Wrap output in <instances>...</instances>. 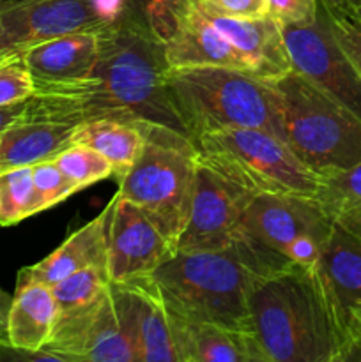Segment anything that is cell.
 I'll list each match as a JSON object with an SVG mask.
<instances>
[{"label": "cell", "instance_id": "cell-4", "mask_svg": "<svg viewBox=\"0 0 361 362\" xmlns=\"http://www.w3.org/2000/svg\"><path fill=\"white\" fill-rule=\"evenodd\" d=\"M168 92L195 141L234 127L265 129L282 138L278 94L269 80L230 67L168 69Z\"/></svg>", "mask_w": 361, "mask_h": 362}, {"label": "cell", "instance_id": "cell-33", "mask_svg": "<svg viewBox=\"0 0 361 362\" xmlns=\"http://www.w3.org/2000/svg\"><path fill=\"white\" fill-rule=\"evenodd\" d=\"M205 13L229 18H257L265 14L264 0H197Z\"/></svg>", "mask_w": 361, "mask_h": 362}, {"label": "cell", "instance_id": "cell-20", "mask_svg": "<svg viewBox=\"0 0 361 362\" xmlns=\"http://www.w3.org/2000/svg\"><path fill=\"white\" fill-rule=\"evenodd\" d=\"M122 285L133 303L140 362H179L173 346L168 308L152 274L130 279Z\"/></svg>", "mask_w": 361, "mask_h": 362}, {"label": "cell", "instance_id": "cell-36", "mask_svg": "<svg viewBox=\"0 0 361 362\" xmlns=\"http://www.w3.org/2000/svg\"><path fill=\"white\" fill-rule=\"evenodd\" d=\"M333 219H335L342 228H345L347 232H350L353 235H356L357 239H361V207L347 209V211L338 212V214H335Z\"/></svg>", "mask_w": 361, "mask_h": 362}, {"label": "cell", "instance_id": "cell-17", "mask_svg": "<svg viewBox=\"0 0 361 362\" xmlns=\"http://www.w3.org/2000/svg\"><path fill=\"white\" fill-rule=\"evenodd\" d=\"M35 92L85 80L99 57V34H69L38 42L21 52Z\"/></svg>", "mask_w": 361, "mask_h": 362}, {"label": "cell", "instance_id": "cell-19", "mask_svg": "<svg viewBox=\"0 0 361 362\" xmlns=\"http://www.w3.org/2000/svg\"><path fill=\"white\" fill-rule=\"evenodd\" d=\"M59 317L52 286L42 283H16L7 311V341L23 359L48 343Z\"/></svg>", "mask_w": 361, "mask_h": 362}, {"label": "cell", "instance_id": "cell-15", "mask_svg": "<svg viewBox=\"0 0 361 362\" xmlns=\"http://www.w3.org/2000/svg\"><path fill=\"white\" fill-rule=\"evenodd\" d=\"M166 308L179 362H265L251 332L191 320Z\"/></svg>", "mask_w": 361, "mask_h": 362}, {"label": "cell", "instance_id": "cell-7", "mask_svg": "<svg viewBox=\"0 0 361 362\" xmlns=\"http://www.w3.org/2000/svg\"><path fill=\"white\" fill-rule=\"evenodd\" d=\"M211 168L257 194H299L317 198L322 179L296 158L276 134L255 127H234L202 134L195 141Z\"/></svg>", "mask_w": 361, "mask_h": 362}, {"label": "cell", "instance_id": "cell-21", "mask_svg": "<svg viewBox=\"0 0 361 362\" xmlns=\"http://www.w3.org/2000/svg\"><path fill=\"white\" fill-rule=\"evenodd\" d=\"M78 124L23 120L0 133V170L32 166L52 159L73 144Z\"/></svg>", "mask_w": 361, "mask_h": 362}, {"label": "cell", "instance_id": "cell-26", "mask_svg": "<svg viewBox=\"0 0 361 362\" xmlns=\"http://www.w3.org/2000/svg\"><path fill=\"white\" fill-rule=\"evenodd\" d=\"M112 283L108 265H91L52 285L59 311L91 303Z\"/></svg>", "mask_w": 361, "mask_h": 362}, {"label": "cell", "instance_id": "cell-41", "mask_svg": "<svg viewBox=\"0 0 361 362\" xmlns=\"http://www.w3.org/2000/svg\"><path fill=\"white\" fill-rule=\"evenodd\" d=\"M2 57H6V53H4V46H2V25H0V59Z\"/></svg>", "mask_w": 361, "mask_h": 362}, {"label": "cell", "instance_id": "cell-3", "mask_svg": "<svg viewBox=\"0 0 361 362\" xmlns=\"http://www.w3.org/2000/svg\"><path fill=\"white\" fill-rule=\"evenodd\" d=\"M289 262L241 230L239 237L223 250L177 251L152 272V278L165 303L177 313L251 332V285L258 276Z\"/></svg>", "mask_w": 361, "mask_h": 362}, {"label": "cell", "instance_id": "cell-12", "mask_svg": "<svg viewBox=\"0 0 361 362\" xmlns=\"http://www.w3.org/2000/svg\"><path fill=\"white\" fill-rule=\"evenodd\" d=\"M253 194L204 163L198 154L190 218L177 251H212L230 246Z\"/></svg>", "mask_w": 361, "mask_h": 362}, {"label": "cell", "instance_id": "cell-2", "mask_svg": "<svg viewBox=\"0 0 361 362\" xmlns=\"http://www.w3.org/2000/svg\"><path fill=\"white\" fill-rule=\"evenodd\" d=\"M248 310L265 362H345V315L319 265L289 262L258 276Z\"/></svg>", "mask_w": 361, "mask_h": 362}, {"label": "cell", "instance_id": "cell-13", "mask_svg": "<svg viewBox=\"0 0 361 362\" xmlns=\"http://www.w3.org/2000/svg\"><path fill=\"white\" fill-rule=\"evenodd\" d=\"M177 251L149 216L117 191L110 200L106 265L113 283L151 276Z\"/></svg>", "mask_w": 361, "mask_h": 362}, {"label": "cell", "instance_id": "cell-34", "mask_svg": "<svg viewBox=\"0 0 361 362\" xmlns=\"http://www.w3.org/2000/svg\"><path fill=\"white\" fill-rule=\"evenodd\" d=\"M347 357L345 362L361 361V306L349 310L345 318Z\"/></svg>", "mask_w": 361, "mask_h": 362}, {"label": "cell", "instance_id": "cell-6", "mask_svg": "<svg viewBox=\"0 0 361 362\" xmlns=\"http://www.w3.org/2000/svg\"><path fill=\"white\" fill-rule=\"evenodd\" d=\"M144 147L119 179L124 198L137 204L177 251L195 191L198 148L190 136L161 124L140 120Z\"/></svg>", "mask_w": 361, "mask_h": 362}, {"label": "cell", "instance_id": "cell-25", "mask_svg": "<svg viewBox=\"0 0 361 362\" xmlns=\"http://www.w3.org/2000/svg\"><path fill=\"white\" fill-rule=\"evenodd\" d=\"M52 159L78 189L113 175V166L108 159L87 145L71 144Z\"/></svg>", "mask_w": 361, "mask_h": 362}, {"label": "cell", "instance_id": "cell-37", "mask_svg": "<svg viewBox=\"0 0 361 362\" xmlns=\"http://www.w3.org/2000/svg\"><path fill=\"white\" fill-rule=\"evenodd\" d=\"M11 299L13 297L7 296L2 288H0V345H9L7 341V311H9Z\"/></svg>", "mask_w": 361, "mask_h": 362}, {"label": "cell", "instance_id": "cell-18", "mask_svg": "<svg viewBox=\"0 0 361 362\" xmlns=\"http://www.w3.org/2000/svg\"><path fill=\"white\" fill-rule=\"evenodd\" d=\"M110 202L94 219L71 233L57 250L30 267L18 272V283L55 285L60 279L91 265H106V226Z\"/></svg>", "mask_w": 361, "mask_h": 362}, {"label": "cell", "instance_id": "cell-27", "mask_svg": "<svg viewBox=\"0 0 361 362\" xmlns=\"http://www.w3.org/2000/svg\"><path fill=\"white\" fill-rule=\"evenodd\" d=\"M317 200L331 218L347 209L361 207V161L349 170L322 179Z\"/></svg>", "mask_w": 361, "mask_h": 362}, {"label": "cell", "instance_id": "cell-30", "mask_svg": "<svg viewBox=\"0 0 361 362\" xmlns=\"http://www.w3.org/2000/svg\"><path fill=\"white\" fill-rule=\"evenodd\" d=\"M35 94V83L21 53L0 59V106L23 103Z\"/></svg>", "mask_w": 361, "mask_h": 362}, {"label": "cell", "instance_id": "cell-32", "mask_svg": "<svg viewBox=\"0 0 361 362\" xmlns=\"http://www.w3.org/2000/svg\"><path fill=\"white\" fill-rule=\"evenodd\" d=\"M265 14L280 25H308L317 18L319 0H264Z\"/></svg>", "mask_w": 361, "mask_h": 362}, {"label": "cell", "instance_id": "cell-10", "mask_svg": "<svg viewBox=\"0 0 361 362\" xmlns=\"http://www.w3.org/2000/svg\"><path fill=\"white\" fill-rule=\"evenodd\" d=\"M131 13L130 0H35L0 13L4 53L69 34H101Z\"/></svg>", "mask_w": 361, "mask_h": 362}, {"label": "cell", "instance_id": "cell-39", "mask_svg": "<svg viewBox=\"0 0 361 362\" xmlns=\"http://www.w3.org/2000/svg\"><path fill=\"white\" fill-rule=\"evenodd\" d=\"M343 2H345L347 6H349L350 9H353L354 13L361 18V0H343Z\"/></svg>", "mask_w": 361, "mask_h": 362}, {"label": "cell", "instance_id": "cell-8", "mask_svg": "<svg viewBox=\"0 0 361 362\" xmlns=\"http://www.w3.org/2000/svg\"><path fill=\"white\" fill-rule=\"evenodd\" d=\"M34 361L140 362L131 296L122 283H110L96 299L59 311L52 336Z\"/></svg>", "mask_w": 361, "mask_h": 362}, {"label": "cell", "instance_id": "cell-35", "mask_svg": "<svg viewBox=\"0 0 361 362\" xmlns=\"http://www.w3.org/2000/svg\"><path fill=\"white\" fill-rule=\"evenodd\" d=\"M27 101L11 106H0V133L14 124L23 122L25 115H27Z\"/></svg>", "mask_w": 361, "mask_h": 362}, {"label": "cell", "instance_id": "cell-29", "mask_svg": "<svg viewBox=\"0 0 361 362\" xmlns=\"http://www.w3.org/2000/svg\"><path fill=\"white\" fill-rule=\"evenodd\" d=\"M32 180H34L39 212L55 207L57 204L67 200L80 191L64 175L62 170L57 166L53 159H45V161L32 165Z\"/></svg>", "mask_w": 361, "mask_h": 362}, {"label": "cell", "instance_id": "cell-22", "mask_svg": "<svg viewBox=\"0 0 361 362\" xmlns=\"http://www.w3.org/2000/svg\"><path fill=\"white\" fill-rule=\"evenodd\" d=\"M73 144L87 145L105 156L113 166V177L122 179L144 147V131L140 119L98 117L78 124Z\"/></svg>", "mask_w": 361, "mask_h": 362}, {"label": "cell", "instance_id": "cell-14", "mask_svg": "<svg viewBox=\"0 0 361 362\" xmlns=\"http://www.w3.org/2000/svg\"><path fill=\"white\" fill-rule=\"evenodd\" d=\"M163 48L170 69L230 67L250 73L246 60L211 23L197 0H188L180 9L176 28L163 42Z\"/></svg>", "mask_w": 361, "mask_h": 362}, {"label": "cell", "instance_id": "cell-40", "mask_svg": "<svg viewBox=\"0 0 361 362\" xmlns=\"http://www.w3.org/2000/svg\"><path fill=\"white\" fill-rule=\"evenodd\" d=\"M7 352H14V350L7 345H0V359H4Z\"/></svg>", "mask_w": 361, "mask_h": 362}, {"label": "cell", "instance_id": "cell-1", "mask_svg": "<svg viewBox=\"0 0 361 362\" xmlns=\"http://www.w3.org/2000/svg\"><path fill=\"white\" fill-rule=\"evenodd\" d=\"M168 69L161 39L130 13L99 34V57L91 76L35 92L27 101L25 120L81 124L98 117L140 119L188 136L170 98Z\"/></svg>", "mask_w": 361, "mask_h": 362}, {"label": "cell", "instance_id": "cell-9", "mask_svg": "<svg viewBox=\"0 0 361 362\" xmlns=\"http://www.w3.org/2000/svg\"><path fill=\"white\" fill-rule=\"evenodd\" d=\"M333 226L317 198L299 194H257L241 221L246 235L306 267L319 265Z\"/></svg>", "mask_w": 361, "mask_h": 362}, {"label": "cell", "instance_id": "cell-23", "mask_svg": "<svg viewBox=\"0 0 361 362\" xmlns=\"http://www.w3.org/2000/svg\"><path fill=\"white\" fill-rule=\"evenodd\" d=\"M319 267L347 318L349 310L361 306V239L335 221Z\"/></svg>", "mask_w": 361, "mask_h": 362}, {"label": "cell", "instance_id": "cell-11", "mask_svg": "<svg viewBox=\"0 0 361 362\" xmlns=\"http://www.w3.org/2000/svg\"><path fill=\"white\" fill-rule=\"evenodd\" d=\"M280 27L292 69L361 120V74L333 34L324 7L319 4L311 23Z\"/></svg>", "mask_w": 361, "mask_h": 362}, {"label": "cell", "instance_id": "cell-16", "mask_svg": "<svg viewBox=\"0 0 361 362\" xmlns=\"http://www.w3.org/2000/svg\"><path fill=\"white\" fill-rule=\"evenodd\" d=\"M223 37L246 60L250 73L262 80H275L292 71L282 27L264 14L257 18H229L205 13Z\"/></svg>", "mask_w": 361, "mask_h": 362}, {"label": "cell", "instance_id": "cell-38", "mask_svg": "<svg viewBox=\"0 0 361 362\" xmlns=\"http://www.w3.org/2000/svg\"><path fill=\"white\" fill-rule=\"evenodd\" d=\"M30 2H35V0H0V13L13 9V7L25 6V4H30Z\"/></svg>", "mask_w": 361, "mask_h": 362}, {"label": "cell", "instance_id": "cell-31", "mask_svg": "<svg viewBox=\"0 0 361 362\" xmlns=\"http://www.w3.org/2000/svg\"><path fill=\"white\" fill-rule=\"evenodd\" d=\"M188 0H130L131 13L140 18L163 42L177 25V16Z\"/></svg>", "mask_w": 361, "mask_h": 362}, {"label": "cell", "instance_id": "cell-28", "mask_svg": "<svg viewBox=\"0 0 361 362\" xmlns=\"http://www.w3.org/2000/svg\"><path fill=\"white\" fill-rule=\"evenodd\" d=\"M328 14L333 34L361 74V18L343 0H319Z\"/></svg>", "mask_w": 361, "mask_h": 362}, {"label": "cell", "instance_id": "cell-5", "mask_svg": "<svg viewBox=\"0 0 361 362\" xmlns=\"http://www.w3.org/2000/svg\"><path fill=\"white\" fill-rule=\"evenodd\" d=\"M278 94L282 140L321 179L361 161V120L297 71L269 80Z\"/></svg>", "mask_w": 361, "mask_h": 362}, {"label": "cell", "instance_id": "cell-24", "mask_svg": "<svg viewBox=\"0 0 361 362\" xmlns=\"http://www.w3.org/2000/svg\"><path fill=\"white\" fill-rule=\"evenodd\" d=\"M38 212L32 166L0 170V225H18Z\"/></svg>", "mask_w": 361, "mask_h": 362}]
</instances>
